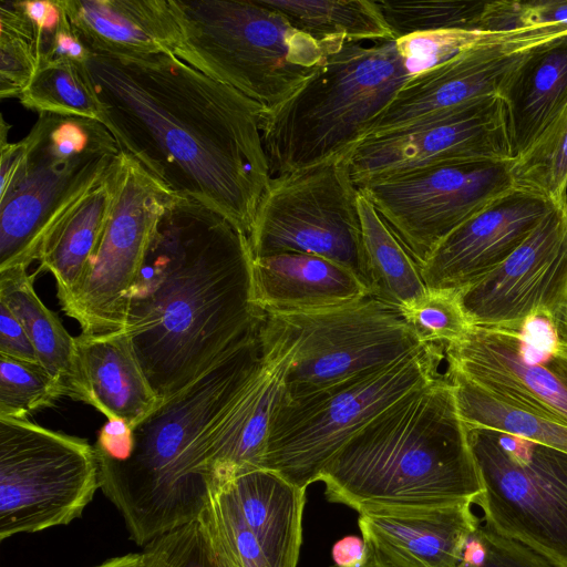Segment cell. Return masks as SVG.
<instances>
[{
	"instance_id": "36",
	"label": "cell",
	"mask_w": 567,
	"mask_h": 567,
	"mask_svg": "<svg viewBox=\"0 0 567 567\" xmlns=\"http://www.w3.org/2000/svg\"><path fill=\"white\" fill-rule=\"evenodd\" d=\"M62 396L61 384L40 363L0 354V416L29 419Z\"/></svg>"
},
{
	"instance_id": "31",
	"label": "cell",
	"mask_w": 567,
	"mask_h": 567,
	"mask_svg": "<svg viewBox=\"0 0 567 567\" xmlns=\"http://www.w3.org/2000/svg\"><path fill=\"white\" fill-rule=\"evenodd\" d=\"M458 413L467 426L516 435L567 452V425L498 401L447 370Z\"/></svg>"
},
{
	"instance_id": "40",
	"label": "cell",
	"mask_w": 567,
	"mask_h": 567,
	"mask_svg": "<svg viewBox=\"0 0 567 567\" xmlns=\"http://www.w3.org/2000/svg\"><path fill=\"white\" fill-rule=\"evenodd\" d=\"M536 25L567 27V1L484 2L478 17V27L485 30Z\"/></svg>"
},
{
	"instance_id": "12",
	"label": "cell",
	"mask_w": 567,
	"mask_h": 567,
	"mask_svg": "<svg viewBox=\"0 0 567 567\" xmlns=\"http://www.w3.org/2000/svg\"><path fill=\"white\" fill-rule=\"evenodd\" d=\"M269 315L279 318L296 340L286 396L390 365L424 346L401 308L372 295L323 309Z\"/></svg>"
},
{
	"instance_id": "15",
	"label": "cell",
	"mask_w": 567,
	"mask_h": 567,
	"mask_svg": "<svg viewBox=\"0 0 567 567\" xmlns=\"http://www.w3.org/2000/svg\"><path fill=\"white\" fill-rule=\"evenodd\" d=\"M566 40L567 27L542 25L523 39L476 49L424 71L399 90L365 140L514 102L530 64Z\"/></svg>"
},
{
	"instance_id": "44",
	"label": "cell",
	"mask_w": 567,
	"mask_h": 567,
	"mask_svg": "<svg viewBox=\"0 0 567 567\" xmlns=\"http://www.w3.org/2000/svg\"><path fill=\"white\" fill-rule=\"evenodd\" d=\"M556 327L557 333L561 341L567 344V301L566 303L551 317Z\"/></svg>"
},
{
	"instance_id": "6",
	"label": "cell",
	"mask_w": 567,
	"mask_h": 567,
	"mask_svg": "<svg viewBox=\"0 0 567 567\" xmlns=\"http://www.w3.org/2000/svg\"><path fill=\"white\" fill-rule=\"evenodd\" d=\"M178 30L173 52L206 75L270 110L346 42L295 29L264 0H171Z\"/></svg>"
},
{
	"instance_id": "29",
	"label": "cell",
	"mask_w": 567,
	"mask_h": 567,
	"mask_svg": "<svg viewBox=\"0 0 567 567\" xmlns=\"http://www.w3.org/2000/svg\"><path fill=\"white\" fill-rule=\"evenodd\" d=\"M297 30L317 40L341 38L349 42L394 39L375 1L264 0Z\"/></svg>"
},
{
	"instance_id": "9",
	"label": "cell",
	"mask_w": 567,
	"mask_h": 567,
	"mask_svg": "<svg viewBox=\"0 0 567 567\" xmlns=\"http://www.w3.org/2000/svg\"><path fill=\"white\" fill-rule=\"evenodd\" d=\"M467 431L484 525L567 567V452L495 430Z\"/></svg>"
},
{
	"instance_id": "19",
	"label": "cell",
	"mask_w": 567,
	"mask_h": 567,
	"mask_svg": "<svg viewBox=\"0 0 567 567\" xmlns=\"http://www.w3.org/2000/svg\"><path fill=\"white\" fill-rule=\"evenodd\" d=\"M472 326L553 317L567 301V215L555 206L494 270L458 291Z\"/></svg>"
},
{
	"instance_id": "38",
	"label": "cell",
	"mask_w": 567,
	"mask_h": 567,
	"mask_svg": "<svg viewBox=\"0 0 567 567\" xmlns=\"http://www.w3.org/2000/svg\"><path fill=\"white\" fill-rule=\"evenodd\" d=\"M147 567H223L197 518L145 545Z\"/></svg>"
},
{
	"instance_id": "43",
	"label": "cell",
	"mask_w": 567,
	"mask_h": 567,
	"mask_svg": "<svg viewBox=\"0 0 567 567\" xmlns=\"http://www.w3.org/2000/svg\"><path fill=\"white\" fill-rule=\"evenodd\" d=\"M95 567H147L144 553L111 558Z\"/></svg>"
},
{
	"instance_id": "14",
	"label": "cell",
	"mask_w": 567,
	"mask_h": 567,
	"mask_svg": "<svg viewBox=\"0 0 567 567\" xmlns=\"http://www.w3.org/2000/svg\"><path fill=\"white\" fill-rule=\"evenodd\" d=\"M169 193L121 152L113 207L96 251L71 293L59 300L83 334L124 329L126 297L151 245Z\"/></svg>"
},
{
	"instance_id": "30",
	"label": "cell",
	"mask_w": 567,
	"mask_h": 567,
	"mask_svg": "<svg viewBox=\"0 0 567 567\" xmlns=\"http://www.w3.org/2000/svg\"><path fill=\"white\" fill-rule=\"evenodd\" d=\"M509 172L517 193L564 208L567 193V94L538 133L520 147Z\"/></svg>"
},
{
	"instance_id": "18",
	"label": "cell",
	"mask_w": 567,
	"mask_h": 567,
	"mask_svg": "<svg viewBox=\"0 0 567 567\" xmlns=\"http://www.w3.org/2000/svg\"><path fill=\"white\" fill-rule=\"evenodd\" d=\"M518 150L514 102L365 140L347 157L355 186L415 169L511 163Z\"/></svg>"
},
{
	"instance_id": "23",
	"label": "cell",
	"mask_w": 567,
	"mask_h": 567,
	"mask_svg": "<svg viewBox=\"0 0 567 567\" xmlns=\"http://www.w3.org/2000/svg\"><path fill=\"white\" fill-rule=\"evenodd\" d=\"M91 53L145 56L173 53L179 38L171 0H60Z\"/></svg>"
},
{
	"instance_id": "41",
	"label": "cell",
	"mask_w": 567,
	"mask_h": 567,
	"mask_svg": "<svg viewBox=\"0 0 567 567\" xmlns=\"http://www.w3.org/2000/svg\"><path fill=\"white\" fill-rule=\"evenodd\" d=\"M0 354L40 363L25 329L2 302H0Z\"/></svg>"
},
{
	"instance_id": "34",
	"label": "cell",
	"mask_w": 567,
	"mask_h": 567,
	"mask_svg": "<svg viewBox=\"0 0 567 567\" xmlns=\"http://www.w3.org/2000/svg\"><path fill=\"white\" fill-rule=\"evenodd\" d=\"M41 60L39 30L22 1L0 2V96H18Z\"/></svg>"
},
{
	"instance_id": "28",
	"label": "cell",
	"mask_w": 567,
	"mask_h": 567,
	"mask_svg": "<svg viewBox=\"0 0 567 567\" xmlns=\"http://www.w3.org/2000/svg\"><path fill=\"white\" fill-rule=\"evenodd\" d=\"M358 206L370 293L399 308L425 295L416 261L361 189Z\"/></svg>"
},
{
	"instance_id": "20",
	"label": "cell",
	"mask_w": 567,
	"mask_h": 567,
	"mask_svg": "<svg viewBox=\"0 0 567 567\" xmlns=\"http://www.w3.org/2000/svg\"><path fill=\"white\" fill-rule=\"evenodd\" d=\"M261 337L257 368L208 441L205 467L212 488L240 474L264 470L271 419L285 395L296 340L289 328L269 313H265Z\"/></svg>"
},
{
	"instance_id": "8",
	"label": "cell",
	"mask_w": 567,
	"mask_h": 567,
	"mask_svg": "<svg viewBox=\"0 0 567 567\" xmlns=\"http://www.w3.org/2000/svg\"><path fill=\"white\" fill-rule=\"evenodd\" d=\"M444 358L443 346L424 344L390 365L297 396L284 395L271 419L264 470L306 489L373 417L436 378Z\"/></svg>"
},
{
	"instance_id": "3",
	"label": "cell",
	"mask_w": 567,
	"mask_h": 567,
	"mask_svg": "<svg viewBox=\"0 0 567 567\" xmlns=\"http://www.w3.org/2000/svg\"><path fill=\"white\" fill-rule=\"evenodd\" d=\"M261 354L260 327L132 427L123 458L96 455L100 488L137 545L199 518L206 508L212 488L205 467L209 437Z\"/></svg>"
},
{
	"instance_id": "45",
	"label": "cell",
	"mask_w": 567,
	"mask_h": 567,
	"mask_svg": "<svg viewBox=\"0 0 567 567\" xmlns=\"http://www.w3.org/2000/svg\"><path fill=\"white\" fill-rule=\"evenodd\" d=\"M369 550H370L369 558H368L367 563L364 564V566H362V567H391L386 563L381 560L370 548H369ZM331 567H337V566L333 565Z\"/></svg>"
},
{
	"instance_id": "24",
	"label": "cell",
	"mask_w": 567,
	"mask_h": 567,
	"mask_svg": "<svg viewBox=\"0 0 567 567\" xmlns=\"http://www.w3.org/2000/svg\"><path fill=\"white\" fill-rule=\"evenodd\" d=\"M252 285L254 301L265 313L323 309L370 295L348 268L303 252L252 258Z\"/></svg>"
},
{
	"instance_id": "25",
	"label": "cell",
	"mask_w": 567,
	"mask_h": 567,
	"mask_svg": "<svg viewBox=\"0 0 567 567\" xmlns=\"http://www.w3.org/2000/svg\"><path fill=\"white\" fill-rule=\"evenodd\" d=\"M75 339L90 405L109 421L132 429L161 404L124 330Z\"/></svg>"
},
{
	"instance_id": "22",
	"label": "cell",
	"mask_w": 567,
	"mask_h": 567,
	"mask_svg": "<svg viewBox=\"0 0 567 567\" xmlns=\"http://www.w3.org/2000/svg\"><path fill=\"white\" fill-rule=\"evenodd\" d=\"M472 504L365 512L358 524L368 547L391 567H457L480 524Z\"/></svg>"
},
{
	"instance_id": "17",
	"label": "cell",
	"mask_w": 567,
	"mask_h": 567,
	"mask_svg": "<svg viewBox=\"0 0 567 567\" xmlns=\"http://www.w3.org/2000/svg\"><path fill=\"white\" fill-rule=\"evenodd\" d=\"M306 489L269 470L214 486L199 516L223 567H297Z\"/></svg>"
},
{
	"instance_id": "21",
	"label": "cell",
	"mask_w": 567,
	"mask_h": 567,
	"mask_svg": "<svg viewBox=\"0 0 567 567\" xmlns=\"http://www.w3.org/2000/svg\"><path fill=\"white\" fill-rule=\"evenodd\" d=\"M557 205L517 194L467 220L419 264L427 289L461 291L501 265Z\"/></svg>"
},
{
	"instance_id": "16",
	"label": "cell",
	"mask_w": 567,
	"mask_h": 567,
	"mask_svg": "<svg viewBox=\"0 0 567 567\" xmlns=\"http://www.w3.org/2000/svg\"><path fill=\"white\" fill-rule=\"evenodd\" d=\"M417 266L461 225L517 195L509 163L441 165L362 185Z\"/></svg>"
},
{
	"instance_id": "2",
	"label": "cell",
	"mask_w": 567,
	"mask_h": 567,
	"mask_svg": "<svg viewBox=\"0 0 567 567\" xmlns=\"http://www.w3.org/2000/svg\"><path fill=\"white\" fill-rule=\"evenodd\" d=\"M247 235L224 216L172 195L127 292L124 332L165 401L262 324Z\"/></svg>"
},
{
	"instance_id": "7",
	"label": "cell",
	"mask_w": 567,
	"mask_h": 567,
	"mask_svg": "<svg viewBox=\"0 0 567 567\" xmlns=\"http://www.w3.org/2000/svg\"><path fill=\"white\" fill-rule=\"evenodd\" d=\"M18 174L0 188V271L28 268L70 209L114 167L121 150L100 122L39 114Z\"/></svg>"
},
{
	"instance_id": "5",
	"label": "cell",
	"mask_w": 567,
	"mask_h": 567,
	"mask_svg": "<svg viewBox=\"0 0 567 567\" xmlns=\"http://www.w3.org/2000/svg\"><path fill=\"white\" fill-rule=\"evenodd\" d=\"M411 78L396 39L346 41L288 99L264 110L271 176L346 158Z\"/></svg>"
},
{
	"instance_id": "37",
	"label": "cell",
	"mask_w": 567,
	"mask_h": 567,
	"mask_svg": "<svg viewBox=\"0 0 567 567\" xmlns=\"http://www.w3.org/2000/svg\"><path fill=\"white\" fill-rule=\"evenodd\" d=\"M401 311L423 344L445 348L460 340L472 326L455 290L427 289L425 295L401 307Z\"/></svg>"
},
{
	"instance_id": "39",
	"label": "cell",
	"mask_w": 567,
	"mask_h": 567,
	"mask_svg": "<svg viewBox=\"0 0 567 567\" xmlns=\"http://www.w3.org/2000/svg\"><path fill=\"white\" fill-rule=\"evenodd\" d=\"M457 567H554L526 546L481 523L467 538Z\"/></svg>"
},
{
	"instance_id": "32",
	"label": "cell",
	"mask_w": 567,
	"mask_h": 567,
	"mask_svg": "<svg viewBox=\"0 0 567 567\" xmlns=\"http://www.w3.org/2000/svg\"><path fill=\"white\" fill-rule=\"evenodd\" d=\"M19 100L39 114L75 116L104 124L102 104L89 81L85 64L68 60L40 64Z\"/></svg>"
},
{
	"instance_id": "10",
	"label": "cell",
	"mask_w": 567,
	"mask_h": 567,
	"mask_svg": "<svg viewBox=\"0 0 567 567\" xmlns=\"http://www.w3.org/2000/svg\"><path fill=\"white\" fill-rule=\"evenodd\" d=\"M97 488L94 445L29 419L0 416V540L68 525Z\"/></svg>"
},
{
	"instance_id": "26",
	"label": "cell",
	"mask_w": 567,
	"mask_h": 567,
	"mask_svg": "<svg viewBox=\"0 0 567 567\" xmlns=\"http://www.w3.org/2000/svg\"><path fill=\"white\" fill-rule=\"evenodd\" d=\"M28 268L0 271V302L21 322L40 364L61 384L64 396L90 404L76 339L39 298Z\"/></svg>"
},
{
	"instance_id": "33",
	"label": "cell",
	"mask_w": 567,
	"mask_h": 567,
	"mask_svg": "<svg viewBox=\"0 0 567 567\" xmlns=\"http://www.w3.org/2000/svg\"><path fill=\"white\" fill-rule=\"evenodd\" d=\"M519 90L520 103L514 109L518 150L538 133L567 94V40L530 64L516 89Z\"/></svg>"
},
{
	"instance_id": "35",
	"label": "cell",
	"mask_w": 567,
	"mask_h": 567,
	"mask_svg": "<svg viewBox=\"0 0 567 567\" xmlns=\"http://www.w3.org/2000/svg\"><path fill=\"white\" fill-rule=\"evenodd\" d=\"M393 38L414 33L480 28L483 4L454 0H382L375 1Z\"/></svg>"
},
{
	"instance_id": "42",
	"label": "cell",
	"mask_w": 567,
	"mask_h": 567,
	"mask_svg": "<svg viewBox=\"0 0 567 567\" xmlns=\"http://www.w3.org/2000/svg\"><path fill=\"white\" fill-rule=\"evenodd\" d=\"M370 555L363 538L354 535L346 536L334 543L331 556L337 567H362Z\"/></svg>"
},
{
	"instance_id": "11",
	"label": "cell",
	"mask_w": 567,
	"mask_h": 567,
	"mask_svg": "<svg viewBox=\"0 0 567 567\" xmlns=\"http://www.w3.org/2000/svg\"><path fill=\"white\" fill-rule=\"evenodd\" d=\"M358 196L346 158L271 177L248 236L252 258L311 254L368 286Z\"/></svg>"
},
{
	"instance_id": "13",
	"label": "cell",
	"mask_w": 567,
	"mask_h": 567,
	"mask_svg": "<svg viewBox=\"0 0 567 567\" xmlns=\"http://www.w3.org/2000/svg\"><path fill=\"white\" fill-rule=\"evenodd\" d=\"M444 354L447 370L492 398L567 425V344L550 316L471 326Z\"/></svg>"
},
{
	"instance_id": "1",
	"label": "cell",
	"mask_w": 567,
	"mask_h": 567,
	"mask_svg": "<svg viewBox=\"0 0 567 567\" xmlns=\"http://www.w3.org/2000/svg\"><path fill=\"white\" fill-rule=\"evenodd\" d=\"M85 72L121 152L169 193L209 207L248 237L272 177L265 109L169 52L91 53Z\"/></svg>"
},
{
	"instance_id": "46",
	"label": "cell",
	"mask_w": 567,
	"mask_h": 567,
	"mask_svg": "<svg viewBox=\"0 0 567 567\" xmlns=\"http://www.w3.org/2000/svg\"><path fill=\"white\" fill-rule=\"evenodd\" d=\"M564 210H565V213L567 215V193H566V198H565Z\"/></svg>"
},
{
	"instance_id": "4",
	"label": "cell",
	"mask_w": 567,
	"mask_h": 567,
	"mask_svg": "<svg viewBox=\"0 0 567 567\" xmlns=\"http://www.w3.org/2000/svg\"><path fill=\"white\" fill-rule=\"evenodd\" d=\"M319 481L329 502L359 514L475 504L482 485L447 375L373 417L329 460Z\"/></svg>"
},
{
	"instance_id": "27",
	"label": "cell",
	"mask_w": 567,
	"mask_h": 567,
	"mask_svg": "<svg viewBox=\"0 0 567 567\" xmlns=\"http://www.w3.org/2000/svg\"><path fill=\"white\" fill-rule=\"evenodd\" d=\"M117 162L70 209L41 246L40 269L55 279L59 300L78 286L96 251L114 203Z\"/></svg>"
}]
</instances>
